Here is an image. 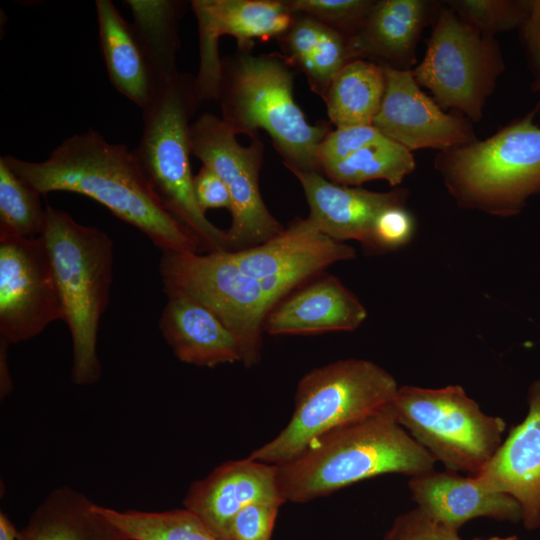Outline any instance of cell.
Returning <instances> with one entry per match:
<instances>
[{"label": "cell", "instance_id": "cell-36", "mask_svg": "<svg viewBox=\"0 0 540 540\" xmlns=\"http://www.w3.org/2000/svg\"><path fill=\"white\" fill-rule=\"evenodd\" d=\"M194 193L201 211L226 208L230 211L229 191L219 176L210 168L202 166L193 178Z\"/></svg>", "mask_w": 540, "mask_h": 540}, {"label": "cell", "instance_id": "cell-28", "mask_svg": "<svg viewBox=\"0 0 540 540\" xmlns=\"http://www.w3.org/2000/svg\"><path fill=\"white\" fill-rule=\"evenodd\" d=\"M41 194L19 178L0 157V233L41 236L46 209Z\"/></svg>", "mask_w": 540, "mask_h": 540}, {"label": "cell", "instance_id": "cell-20", "mask_svg": "<svg viewBox=\"0 0 540 540\" xmlns=\"http://www.w3.org/2000/svg\"><path fill=\"white\" fill-rule=\"evenodd\" d=\"M176 358L202 367L241 362L238 342L207 307L183 296L168 297L158 323Z\"/></svg>", "mask_w": 540, "mask_h": 540}, {"label": "cell", "instance_id": "cell-9", "mask_svg": "<svg viewBox=\"0 0 540 540\" xmlns=\"http://www.w3.org/2000/svg\"><path fill=\"white\" fill-rule=\"evenodd\" d=\"M391 405L400 424L446 470L475 476L502 443L505 421L484 413L459 385L402 386Z\"/></svg>", "mask_w": 540, "mask_h": 540}, {"label": "cell", "instance_id": "cell-17", "mask_svg": "<svg viewBox=\"0 0 540 540\" xmlns=\"http://www.w3.org/2000/svg\"><path fill=\"white\" fill-rule=\"evenodd\" d=\"M300 182L309 206V221L324 235L369 247L374 222L384 209L404 204L407 191L372 192L340 185L317 171L290 170Z\"/></svg>", "mask_w": 540, "mask_h": 540}, {"label": "cell", "instance_id": "cell-19", "mask_svg": "<svg viewBox=\"0 0 540 540\" xmlns=\"http://www.w3.org/2000/svg\"><path fill=\"white\" fill-rule=\"evenodd\" d=\"M367 317L359 299L333 275H323L295 289L268 314L270 335H310L352 331Z\"/></svg>", "mask_w": 540, "mask_h": 540}, {"label": "cell", "instance_id": "cell-27", "mask_svg": "<svg viewBox=\"0 0 540 540\" xmlns=\"http://www.w3.org/2000/svg\"><path fill=\"white\" fill-rule=\"evenodd\" d=\"M97 508L127 540H220L186 508L155 512L120 511L98 504Z\"/></svg>", "mask_w": 540, "mask_h": 540}, {"label": "cell", "instance_id": "cell-26", "mask_svg": "<svg viewBox=\"0 0 540 540\" xmlns=\"http://www.w3.org/2000/svg\"><path fill=\"white\" fill-rule=\"evenodd\" d=\"M414 168L412 152L383 136L322 172L330 181L345 186L376 179L397 186Z\"/></svg>", "mask_w": 540, "mask_h": 540}, {"label": "cell", "instance_id": "cell-34", "mask_svg": "<svg viewBox=\"0 0 540 540\" xmlns=\"http://www.w3.org/2000/svg\"><path fill=\"white\" fill-rule=\"evenodd\" d=\"M414 222L404 204L390 206L377 216L369 248L392 250L406 244L413 233Z\"/></svg>", "mask_w": 540, "mask_h": 540}, {"label": "cell", "instance_id": "cell-13", "mask_svg": "<svg viewBox=\"0 0 540 540\" xmlns=\"http://www.w3.org/2000/svg\"><path fill=\"white\" fill-rule=\"evenodd\" d=\"M190 3L199 32L200 66L195 83L201 103L218 99L220 37H234L238 51L247 52L256 40L280 39L294 20V13L284 0H193Z\"/></svg>", "mask_w": 540, "mask_h": 540}, {"label": "cell", "instance_id": "cell-6", "mask_svg": "<svg viewBox=\"0 0 540 540\" xmlns=\"http://www.w3.org/2000/svg\"><path fill=\"white\" fill-rule=\"evenodd\" d=\"M201 104L195 77L187 73L158 82L142 109L143 131L134 151L166 209L207 253L228 251L226 230L213 225L198 206L190 165V119Z\"/></svg>", "mask_w": 540, "mask_h": 540}, {"label": "cell", "instance_id": "cell-21", "mask_svg": "<svg viewBox=\"0 0 540 540\" xmlns=\"http://www.w3.org/2000/svg\"><path fill=\"white\" fill-rule=\"evenodd\" d=\"M429 8L424 0L375 1L363 27L349 38L353 60L409 69Z\"/></svg>", "mask_w": 540, "mask_h": 540}, {"label": "cell", "instance_id": "cell-15", "mask_svg": "<svg viewBox=\"0 0 540 540\" xmlns=\"http://www.w3.org/2000/svg\"><path fill=\"white\" fill-rule=\"evenodd\" d=\"M528 413L475 476L485 489L514 497L528 530L540 527V379L528 390Z\"/></svg>", "mask_w": 540, "mask_h": 540}, {"label": "cell", "instance_id": "cell-25", "mask_svg": "<svg viewBox=\"0 0 540 540\" xmlns=\"http://www.w3.org/2000/svg\"><path fill=\"white\" fill-rule=\"evenodd\" d=\"M138 39L157 82L179 73L176 55L180 46L178 26L185 2L178 0H127Z\"/></svg>", "mask_w": 540, "mask_h": 540}, {"label": "cell", "instance_id": "cell-8", "mask_svg": "<svg viewBox=\"0 0 540 540\" xmlns=\"http://www.w3.org/2000/svg\"><path fill=\"white\" fill-rule=\"evenodd\" d=\"M399 386L384 368L364 359H344L314 368L298 383L286 427L249 458L282 464L323 434L392 403Z\"/></svg>", "mask_w": 540, "mask_h": 540}, {"label": "cell", "instance_id": "cell-16", "mask_svg": "<svg viewBox=\"0 0 540 540\" xmlns=\"http://www.w3.org/2000/svg\"><path fill=\"white\" fill-rule=\"evenodd\" d=\"M278 498L283 499L277 487L276 465L248 457L225 462L194 481L183 504L220 540H229L230 525L240 510L258 500Z\"/></svg>", "mask_w": 540, "mask_h": 540}, {"label": "cell", "instance_id": "cell-10", "mask_svg": "<svg viewBox=\"0 0 540 540\" xmlns=\"http://www.w3.org/2000/svg\"><path fill=\"white\" fill-rule=\"evenodd\" d=\"M504 68L494 36L480 32L447 6L439 11L425 56L412 72L441 108L456 109L477 122Z\"/></svg>", "mask_w": 540, "mask_h": 540}, {"label": "cell", "instance_id": "cell-37", "mask_svg": "<svg viewBox=\"0 0 540 540\" xmlns=\"http://www.w3.org/2000/svg\"><path fill=\"white\" fill-rule=\"evenodd\" d=\"M521 39L536 79L540 77V0H529V9L520 27Z\"/></svg>", "mask_w": 540, "mask_h": 540}, {"label": "cell", "instance_id": "cell-11", "mask_svg": "<svg viewBox=\"0 0 540 540\" xmlns=\"http://www.w3.org/2000/svg\"><path fill=\"white\" fill-rule=\"evenodd\" d=\"M236 136L221 117L208 112L190 126L192 155L219 176L230 194L228 251L260 245L284 230L267 209L259 190L262 141L256 136L243 146Z\"/></svg>", "mask_w": 540, "mask_h": 540}, {"label": "cell", "instance_id": "cell-30", "mask_svg": "<svg viewBox=\"0 0 540 540\" xmlns=\"http://www.w3.org/2000/svg\"><path fill=\"white\" fill-rule=\"evenodd\" d=\"M447 6L480 32L494 36L520 27L529 0H452Z\"/></svg>", "mask_w": 540, "mask_h": 540}, {"label": "cell", "instance_id": "cell-24", "mask_svg": "<svg viewBox=\"0 0 540 540\" xmlns=\"http://www.w3.org/2000/svg\"><path fill=\"white\" fill-rule=\"evenodd\" d=\"M385 85L382 66L363 59L347 63L333 78L323 98L330 123L336 128L372 125Z\"/></svg>", "mask_w": 540, "mask_h": 540}, {"label": "cell", "instance_id": "cell-12", "mask_svg": "<svg viewBox=\"0 0 540 540\" xmlns=\"http://www.w3.org/2000/svg\"><path fill=\"white\" fill-rule=\"evenodd\" d=\"M65 311L42 236L0 233V341L29 340Z\"/></svg>", "mask_w": 540, "mask_h": 540}, {"label": "cell", "instance_id": "cell-7", "mask_svg": "<svg viewBox=\"0 0 540 540\" xmlns=\"http://www.w3.org/2000/svg\"><path fill=\"white\" fill-rule=\"evenodd\" d=\"M539 108L485 140L438 153L435 166L462 205L512 215L540 192Z\"/></svg>", "mask_w": 540, "mask_h": 540}, {"label": "cell", "instance_id": "cell-5", "mask_svg": "<svg viewBox=\"0 0 540 540\" xmlns=\"http://www.w3.org/2000/svg\"><path fill=\"white\" fill-rule=\"evenodd\" d=\"M45 209L41 236L72 337V380L91 385L101 377L96 344L113 280V241L106 232L78 223L63 210L50 205Z\"/></svg>", "mask_w": 540, "mask_h": 540}, {"label": "cell", "instance_id": "cell-33", "mask_svg": "<svg viewBox=\"0 0 540 540\" xmlns=\"http://www.w3.org/2000/svg\"><path fill=\"white\" fill-rule=\"evenodd\" d=\"M282 498L252 502L233 518L229 540H270Z\"/></svg>", "mask_w": 540, "mask_h": 540}, {"label": "cell", "instance_id": "cell-40", "mask_svg": "<svg viewBox=\"0 0 540 540\" xmlns=\"http://www.w3.org/2000/svg\"><path fill=\"white\" fill-rule=\"evenodd\" d=\"M533 90L536 92H540V77L535 79V81L532 84Z\"/></svg>", "mask_w": 540, "mask_h": 540}, {"label": "cell", "instance_id": "cell-3", "mask_svg": "<svg viewBox=\"0 0 540 540\" xmlns=\"http://www.w3.org/2000/svg\"><path fill=\"white\" fill-rule=\"evenodd\" d=\"M435 463L400 424L390 404L318 437L276 465V480L286 502L305 503L382 474H425Z\"/></svg>", "mask_w": 540, "mask_h": 540}, {"label": "cell", "instance_id": "cell-1", "mask_svg": "<svg viewBox=\"0 0 540 540\" xmlns=\"http://www.w3.org/2000/svg\"><path fill=\"white\" fill-rule=\"evenodd\" d=\"M354 248L296 218L274 238L223 252L164 251L159 264L167 297L207 307L233 333L246 367L261 358L264 323L272 309L330 265L353 259Z\"/></svg>", "mask_w": 540, "mask_h": 540}, {"label": "cell", "instance_id": "cell-4", "mask_svg": "<svg viewBox=\"0 0 540 540\" xmlns=\"http://www.w3.org/2000/svg\"><path fill=\"white\" fill-rule=\"evenodd\" d=\"M293 74L277 54L238 51L221 60L218 99L221 119L236 135L266 131L290 170L319 171L316 149L330 124H311L297 105Z\"/></svg>", "mask_w": 540, "mask_h": 540}, {"label": "cell", "instance_id": "cell-32", "mask_svg": "<svg viewBox=\"0 0 540 540\" xmlns=\"http://www.w3.org/2000/svg\"><path fill=\"white\" fill-rule=\"evenodd\" d=\"M381 137L383 135L372 125L341 127L331 130L316 149L319 171L322 172L323 169L348 158Z\"/></svg>", "mask_w": 540, "mask_h": 540}, {"label": "cell", "instance_id": "cell-14", "mask_svg": "<svg viewBox=\"0 0 540 540\" xmlns=\"http://www.w3.org/2000/svg\"><path fill=\"white\" fill-rule=\"evenodd\" d=\"M385 92L372 126L409 151H446L476 141L462 116L445 113L416 82L412 69L383 67Z\"/></svg>", "mask_w": 540, "mask_h": 540}, {"label": "cell", "instance_id": "cell-29", "mask_svg": "<svg viewBox=\"0 0 540 540\" xmlns=\"http://www.w3.org/2000/svg\"><path fill=\"white\" fill-rule=\"evenodd\" d=\"M352 60L349 37L323 24L315 46L299 69L312 91L324 98L333 78Z\"/></svg>", "mask_w": 540, "mask_h": 540}, {"label": "cell", "instance_id": "cell-35", "mask_svg": "<svg viewBox=\"0 0 540 540\" xmlns=\"http://www.w3.org/2000/svg\"><path fill=\"white\" fill-rule=\"evenodd\" d=\"M384 540H461L458 531L448 528L426 515L419 508L398 516Z\"/></svg>", "mask_w": 540, "mask_h": 540}, {"label": "cell", "instance_id": "cell-22", "mask_svg": "<svg viewBox=\"0 0 540 540\" xmlns=\"http://www.w3.org/2000/svg\"><path fill=\"white\" fill-rule=\"evenodd\" d=\"M99 41L113 87L144 109L158 82L132 24L110 0H96Z\"/></svg>", "mask_w": 540, "mask_h": 540}, {"label": "cell", "instance_id": "cell-18", "mask_svg": "<svg viewBox=\"0 0 540 540\" xmlns=\"http://www.w3.org/2000/svg\"><path fill=\"white\" fill-rule=\"evenodd\" d=\"M408 485L417 508L456 531L477 517L514 523L522 521V509L514 497L485 489L473 476L433 470L411 477Z\"/></svg>", "mask_w": 540, "mask_h": 540}, {"label": "cell", "instance_id": "cell-39", "mask_svg": "<svg viewBox=\"0 0 540 540\" xmlns=\"http://www.w3.org/2000/svg\"><path fill=\"white\" fill-rule=\"evenodd\" d=\"M474 540H519V539L515 535H513V536H508V537L495 536L488 539H474Z\"/></svg>", "mask_w": 540, "mask_h": 540}, {"label": "cell", "instance_id": "cell-2", "mask_svg": "<svg viewBox=\"0 0 540 540\" xmlns=\"http://www.w3.org/2000/svg\"><path fill=\"white\" fill-rule=\"evenodd\" d=\"M41 195L67 191L87 196L143 232L164 251L198 252V239L164 206L137 159L123 144L92 129L63 140L44 161L1 156Z\"/></svg>", "mask_w": 540, "mask_h": 540}, {"label": "cell", "instance_id": "cell-38", "mask_svg": "<svg viewBox=\"0 0 540 540\" xmlns=\"http://www.w3.org/2000/svg\"><path fill=\"white\" fill-rule=\"evenodd\" d=\"M0 540H18V531L3 512L0 513Z\"/></svg>", "mask_w": 540, "mask_h": 540}, {"label": "cell", "instance_id": "cell-23", "mask_svg": "<svg viewBox=\"0 0 540 540\" xmlns=\"http://www.w3.org/2000/svg\"><path fill=\"white\" fill-rule=\"evenodd\" d=\"M18 540H127L97 504L68 487L55 489L37 507Z\"/></svg>", "mask_w": 540, "mask_h": 540}, {"label": "cell", "instance_id": "cell-31", "mask_svg": "<svg viewBox=\"0 0 540 540\" xmlns=\"http://www.w3.org/2000/svg\"><path fill=\"white\" fill-rule=\"evenodd\" d=\"M286 3L294 14L310 16L350 38L363 27L375 1L286 0Z\"/></svg>", "mask_w": 540, "mask_h": 540}]
</instances>
